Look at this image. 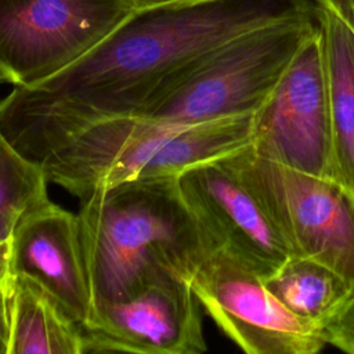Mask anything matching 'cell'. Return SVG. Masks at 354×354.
<instances>
[{
    "label": "cell",
    "mask_w": 354,
    "mask_h": 354,
    "mask_svg": "<svg viewBox=\"0 0 354 354\" xmlns=\"http://www.w3.org/2000/svg\"><path fill=\"white\" fill-rule=\"evenodd\" d=\"M254 113L171 123L37 102L15 87L0 100V129L28 159L80 201L122 183L178 178L253 145Z\"/></svg>",
    "instance_id": "6da1fadb"
},
{
    "label": "cell",
    "mask_w": 354,
    "mask_h": 354,
    "mask_svg": "<svg viewBox=\"0 0 354 354\" xmlns=\"http://www.w3.org/2000/svg\"><path fill=\"white\" fill-rule=\"evenodd\" d=\"M308 0H195L134 11L75 64L25 97L65 109L134 113L191 64L249 30L311 11Z\"/></svg>",
    "instance_id": "7a4b0ae2"
},
{
    "label": "cell",
    "mask_w": 354,
    "mask_h": 354,
    "mask_svg": "<svg viewBox=\"0 0 354 354\" xmlns=\"http://www.w3.org/2000/svg\"><path fill=\"white\" fill-rule=\"evenodd\" d=\"M77 217L93 308L162 278L191 283L216 249L174 177L98 189L82 199Z\"/></svg>",
    "instance_id": "3957f363"
},
{
    "label": "cell",
    "mask_w": 354,
    "mask_h": 354,
    "mask_svg": "<svg viewBox=\"0 0 354 354\" xmlns=\"http://www.w3.org/2000/svg\"><path fill=\"white\" fill-rule=\"evenodd\" d=\"M317 28L313 8L239 35L191 64L134 113L184 124L254 113Z\"/></svg>",
    "instance_id": "277c9868"
},
{
    "label": "cell",
    "mask_w": 354,
    "mask_h": 354,
    "mask_svg": "<svg viewBox=\"0 0 354 354\" xmlns=\"http://www.w3.org/2000/svg\"><path fill=\"white\" fill-rule=\"evenodd\" d=\"M231 159L292 256L329 266L354 293V195L332 178L267 160L252 147Z\"/></svg>",
    "instance_id": "5b68a950"
},
{
    "label": "cell",
    "mask_w": 354,
    "mask_h": 354,
    "mask_svg": "<svg viewBox=\"0 0 354 354\" xmlns=\"http://www.w3.org/2000/svg\"><path fill=\"white\" fill-rule=\"evenodd\" d=\"M134 11L130 0H0V83L43 82L88 54Z\"/></svg>",
    "instance_id": "8992f818"
},
{
    "label": "cell",
    "mask_w": 354,
    "mask_h": 354,
    "mask_svg": "<svg viewBox=\"0 0 354 354\" xmlns=\"http://www.w3.org/2000/svg\"><path fill=\"white\" fill-rule=\"evenodd\" d=\"M199 304L248 354H314L324 330L292 314L264 279L224 249H214L191 279Z\"/></svg>",
    "instance_id": "52a82bcc"
},
{
    "label": "cell",
    "mask_w": 354,
    "mask_h": 354,
    "mask_svg": "<svg viewBox=\"0 0 354 354\" xmlns=\"http://www.w3.org/2000/svg\"><path fill=\"white\" fill-rule=\"evenodd\" d=\"M252 149L285 167L330 178V127L319 28L303 41L256 112Z\"/></svg>",
    "instance_id": "ba28073f"
},
{
    "label": "cell",
    "mask_w": 354,
    "mask_h": 354,
    "mask_svg": "<svg viewBox=\"0 0 354 354\" xmlns=\"http://www.w3.org/2000/svg\"><path fill=\"white\" fill-rule=\"evenodd\" d=\"M191 283L162 278L120 300L98 303L84 325L88 353L202 354L207 350Z\"/></svg>",
    "instance_id": "9c48e42d"
},
{
    "label": "cell",
    "mask_w": 354,
    "mask_h": 354,
    "mask_svg": "<svg viewBox=\"0 0 354 354\" xmlns=\"http://www.w3.org/2000/svg\"><path fill=\"white\" fill-rule=\"evenodd\" d=\"M178 180L216 249L227 250L263 279L292 256L231 155L195 166Z\"/></svg>",
    "instance_id": "30bf717a"
},
{
    "label": "cell",
    "mask_w": 354,
    "mask_h": 354,
    "mask_svg": "<svg viewBox=\"0 0 354 354\" xmlns=\"http://www.w3.org/2000/svg\"><path fill=\"white\" fill-rule=\"evenodd\" d=\"M12 264L15 275L39 282L76 324H88L93 295L77 214L50 198L26 212L12 232Z\"/></svg>",
    "instance_id": "8fae6325"
},
{
    "label": "cell",
    "mask_w": 354,
    "mask_h": 354,
    "mask_svg": "<svg viewBox=\"0 0 354 354\" xmlns=\"http://www.w3.org/2000/svg\"><path fill=\"white\" fill-rule=\"evenodd\" d=\"M322 36L330 127V178L354 195V33L314 6Z\"/></svg>",
    "instance_id": "7c38bea8"
},
{
    "label": "cell",
    "mask_w": 354,
    "mask_h": 354,
    "mask_svg": "<svg viewBox=\"0 0 354 354\" xmlns=\"http://www.w3.org/2000/svg\"><path fill=\"white\" fill-rule=\"evenodd\" d=\"M8 354H87L83 329L35 279L17 275Z\"/></svg>",
    "instance_id": "4fadbf2b"
},
{
    "label": "cell",
    "mask_w": 354,
    "mask_h": 354,
    "mask_svg": "<svg viewBox=\"0 0 354 354\" xmlns=\"http://www.w3.org/2000/svg\"><path fill=\"white\" fill-rule=\"evenodd\" d=\"M264 283L292 314L322 330L354 296L337 271L301 256H290Z\"/></svg>",
    "instance_id": "5bb4252c"
},
{
    "label": "cell",
    "mask_w": 354,
    "mask_h": 354,
    "mask_svg": "<svg viewBox=\"0 0 354 354\" xmlns=\"http://www.w3.org/2000/svg\"><path fill=\"white\" fill-rule=\"evenodd\" d=\"M47 184L43 169L18 151L0 129V236L12 238L22 216L48 199Z\"/></svg>",
    "instance_id": "9a60e30c"
},
{
    "label": "cell",
    "mask_w": 354,
    "mask_h": 354,
    "mask_svg": "<svg viewBox=\"0 0 354 354\" xmlns=\"http://www.w3.org/2000/svg\"><path fill=\"white\" fill-rule=\"evenodd\" d=\"M326 343L354 354V296L344 308L324 328Z\"/></svg>",
    "instance_id": "2e32d148"
},
{
    "label": "cell",
    "mask_w": 354,
    "mask_h": 354,
    "mask_svg": "<svg viewBox=\"0 0 354 354\" xmlns=\"http://www.w3.org/2000/svg\"><path fill=\"white\" fill-rule=\"evenodd\" d=\"M17 275L12 264V238L0 236V293L12 296Z\"/></svg>",
    "instance_id": "e0dca14e"
},
{
    "label": "cell",
    "mask_w": 354,
    "mask_h": 354,
    "mask_svg": "<svg viewBox=\"0 0 354 354\" xmlns=\"http://www.w3.org/2000/svg\"><path fill=\"white\" fill-rule=\"evenodd\" d=\"M335 17H337L354 33V0H311Z\"/></svg>",
    "instance_id": "ac0fdd59"
},
{
    "label": "cell",
    "mask_w": 354,
    "mask_h": 354,
    "mask_svg": "<svg viewBox=\"0 0 354 354\" xmlns=\"http://www.w3.org/2000/svg\"><path fill=\"white\" fill-rule=\"evenodd\" d=\"M11 333V296L0 293V354H8Z\"/></svg>",
    "instance_id": "d6986e66"
},
{
    "label": "cell",
    "mask_w": 354,
    "mask_h": 354,
    "mask_svg": "<svg viewBox=\"0 0 354 354\" xmlns=\"http://www.w3.org/2000/svg\"><path fill=\"white\" fill-rule=\"evenodd\" d=\"M130 1L134 6V8L138 11V10H147V8L160 7V6L188 3V1H195V0H130Z\"/></svg>",
    "instance_id": "ffe728a7"
}]
</instances>
